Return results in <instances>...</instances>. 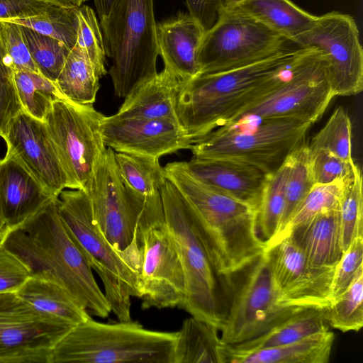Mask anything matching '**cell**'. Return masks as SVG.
Listing matches in <instances>:
<instances>
[{
    "mask_svg": "<svg viewBox=\"0 0 363 363\" xmlns=\"http://www.w3.org/2000/svg\"><path fill=\"white\" fill-rule=\"evenodd\" d=\"M328 325L325 308H306L264 334L229 346L237 350H251L282 345L328 329Z\"/></svg>",
    "mask_w": 363,
    "mask_h": 363,
    "instance_id": "cell-30",
    "label": "cell"
},
{
    "mask_svg": "<svg viewBox=\"0 0 363 363\" xmlns=\"http://www.w3.org/2000/svg\"><path fill=\"white\" fill-rule=\"evenodd\" d=\"M55 198L11 153L0 160V214L5 229L19 225Z\"/></svg>",
    "mask_w": 363,
    "mask_h": 363,
    "instance_id": "cell-21",
    "label": "cell"
},
{
    "mask_svg": "<svg viewBox=\"0 0 363 363\" xmlns=\"http://www.w3.org/2000/svg\"><path fill=\"white\" fill-rule=\"evenodd\" d=\"M52 5L45 0H0V21H11L36 16Z\"/></svg>",
    "mask_w": 363,
    "mask_h": 363,
    "instance_id": "cell-47",
    "label": "cell"
},
{
    "mask_svg": "<svg viewBox=\"0 0 363 363\" xmlns=\"http://www.w3.org/2000/svg\"><path fill=\"white\" fill-rule=\"evenodd\" d=\"M31 57L40 72L55 82L71 50L62 42L21 26Z\"/></svg>",
    "mask_w": 363,
    "mask_h": 363,
    "instance_id": "cell-38",
    "label": "cell"
},
{
    "mask_svg": "<svg viewBox=\"0 0 363 363\" xmlns=\"http://www.w3.org/2000/svg\"><path fill=\"white\" fill-rule=\"evenodd\" d=\"M291 163L285 186L284 206L274 241L284 230L294 211L315 185L310 168V150L303 143L291 154Z\"/></svg>",
    "mask_w": 363,
    "mask_h": 363,
    "instance_id": "cell-34",
    "label": "cell"
},
{
    "mask_svg": "<svg viewBox=\"0 0 363 363\" xmlns=\"http://www.w3.org/2000/svg\"><path fill=\"white\" fill-rule=\"evenodd\" d=\"M334 343L328 329L288 344L251 350L221 344L220 363H327Z\"/></svg>",
    "mask_w": 363,
    "mask_h": 363,
    "instance_id": "cell-23",
    "label": "cell"
},
{
    "mask_svg": "<svg viewBox=\"0 0 363 363\" xmlns=\"http://www.w3.org/2000/svg\"><path fill=\"white\" fill-rule=\"evenodd\" d=\"M106 147L160 158L194 144L179 122L166 119L105 116L101 125Z\"/></svg>",
    "mask_w": 363,
    "mask_h": 363,
    "instance_id": "cell-18",
    "label": "cell"
},
{
    "mask_svg": "<svg viewBox=\"0 0 363 363\" xmlns=\"http://www.w3.org/2000/svg\"><path fill=\"white\" fill-rule=\"evenodd\" d=\"M6 50L15 71L26 70L40 73L28 48L21 25L2 21Z\"/></svg>",
    "mask_w": 363,
    "mask_h": 363,
    "instance_id": "cell-45",
    "label": "cell"
},
{
    "mask_svg": "<svg viewBox=\"0 0 363 363\" xmlns=\"http://www.w3.org/2000/svg\"><path fill=\"white\" fill-rule=\"evenodd\" d=\"M322 55L335 96H351L363 89V51L359 32L350 15L332 11L316 16L314 24L293 41Z\"/></svg>",
    "mask_w": 363,
    "mask_h": 363,
    "instance_id": "cell-14",
    "label": "cell"
},
{
    "mask_svg": "<svg viewBox=\"0 0 363 363\" xmlns=\"http://www.w3.org/2000/svg\"><path fill=\"white\" fill-rule=\"evenodd\" d=\"M345 179L328 184H315L294 211L282 233L267 246L285 237L297 225L324 211L338 208Z\"/></svg>",
    "mask_w": 363,
    "mask_h": 363,
    "instance_id": "cell-40",
    "label": "cell"
},
{
    "mask_svg": "<svg viewBox=\"0 0 363 363\" xmlns=\"http://www.w3.org/2000/svg\"><path fill=\"white\" fill-rule=\"evenodd\" d=\"M307 50L287 48L245 66L182 81L177 101L179 124L194 143L277 86Z\"/></svg>",
    "mask_w": 363,
    "mask_h": 363,
    "instance_id": "cell-2",
    "label": "cell"
},
{
    "mask_svg": "<svg viewBox=\"0 0 363 363\" xmlns=\"http://www.w3.org/2000/svg\"><path fill=\"white\" fill-rule=\"evenodd\" d=\"M72 328L38 312L16 292L0 294V363H50L52 348Z\"/></svg>",
    "mask_w": 363,
    "mask_h": 363,
    "instance_id": "cell-16",
    "label": "cell"
},
{
    "mask_svg": "<svg viewBox=\"0 0 363 363\" xmlns=\"http://www.w3.org/2000/svg\"><path fill=\"white\" fill-rule=\"evenodd\" d=\"M228 313L220 328L222 344L256 338L306 308L285 303L273 281L265 254L227 275Z\"/></svg>",
    "mask_w": 363,
    "mask_h": 363,
    "instance_id": "cell-9",
    "label": "cell"
},
{
    "mask_svg": "<svg viewBox=\"0 0 363 363\" xmlns=\"http://www.w3.org/2000/svg\"><path fill=\"white\" fill-rule=\"evenodd\" d=\"M55 197L24 222L5 229L0 244L29 269L30 277L65 289L91 316L111 313L104 293L84 255L65 230Z\"/></svg>",
    "mask_w": 363,
    "mask_h": 363,
    "instance_id": "cell-1",
    "label": "cell"
},
{
    "mask_svg": "<svg viewBox=\"0 0 363 363\" xmlns=\"http://www.w3.org/2000/svg\"><path fill=\"white\" fill-rule=\"evenodd\" d=\"M334 96L321 54L308 48L277 86L233 113L222 126L272 118H291L313 124Z\"/></svg>",
    "mask_w": 363,
    "mask_h": 363,
    "instance_id": "cell-10",
    "label": "cell"
},
{
    "mask_svg": "<svg viewBox=\"0 0 363 363\" xmlns=\"http://www.w3.org/2000/svg\"><path fill=\"white\" fill-rule=\"evenodd\" d=\"M176 338L177 332L148 330L137 321L90 317L57 342L50 363H174Z\"/></svg>",
    "mask_w": 363,
    "mask_h": 363,
    "instance_id": "cell-6",
    "label": "cell"
},
{
    "mask_svg": "<svg viewBox=\"0 0 363 363\" xmlns=\"http://www.w3.org/2000/svg\"><path fill=\"white\" fill-rule=\"evenodd\" d=\"M308 147L311 150H325L345 161H353L351 121L343 107L335 108L325 125L313 136Z\"/></svg>",
    "mask_w": 363,
    "mask_h": 363,
    "instance_id": "cell-39",
    "label": "cell"
},
{
    "mask_svg": "<svg viewBox=\"0 0 363 363\" xmlns=\"http://www.w3.org/2000/svg\"><path fill=\"white\" fill-rule=\"evenodd\" d=\"M50 4L65 8L77 9L87 0H45Z\"/></svg>",
    "mask_w": 363,
    "mask_h": 363,
    "instance_id": "cell-50",
    "label": "cell"
},
{
    "mask_svg": "<svg viewBox=\"0 0 363 363\" xmlns=\"http://www.w3.org/2000/svg\"><path fill=\"white\" fill-rule=\"evenodd\" d=\"M286 39L260 22L224 9L204 33L198 51L200 74L245 66L287 48Z\"/></svg>",
    "mask_w": 363,
    "mask_h": 363,
    "instance_id": "cell-13",
    "label": "cell"
},
{
    "mask_svg": "<svg viewBox=\"0 0 363 363\" xmlns=\"http://www.w3.org/2000/svg\"><path fill=\"white\" fill-rule=\"evenodd\" d=\"M153 0H117L100 21L115 95L126 96L157 73L159 50Z\"/></svg>",
    "mask_w": 363,
    "mask_h": 363,
    "instance_id": "cell-7",
    "label": "cell"
},
{
    "mask_svg": "<svg viewBox=\"0 0 363 363\" xmlns=\"http://www.w3.org/2000/svg\"><path fill=\"white\" fill-rule=\"evenodd\" d=\"M117 0H94L100 21L106 18L111 12Z\"/></svg>",
    "mask_w": 363,
    "mask_h": 363,
    "instance_id": "cell-49",
    "label": "cell"
},
{
    "mask_svg": "<svg viewBox=\"0 0 363 363\" xmlns=\"http://www.w3.org/2000/svg\"><path fill=\"white\" fill-rule=\"evenodd\" d=\"M59 217L87 262L100 277L111 312L130 321L131 298L139 296L140 252L119 251L95 224L84 189L63 190L57 199Z\"/></svg>",
    "mask_w": 363,
    "mask_h": 363,
    "instance_id": "cell-5",
    "label": "cell"
},
{
    "mask_svg": "<svg viewBox=\"0 0 363 363\" xmlns=\"http://www.w3.org/2000/svg\"><path fill=\"white\" fill-rule=\"evenodd\" d=\"M105 75L77 44L70 50L55 84L65 97L73 102L92 104Z\"/></svg>",
    "mask_w": 363,
    "mask_h": 363,
    "instance_id": "cell-29",
    "label": "cell"
},
{
    "mask_svg": "<svg viewBox=\"0 0 363 363\" xmlns=\"http://www.w3.org/2000/svg\"><path fill=\"white\" fill-rule=\"evenodd\" d=\"M242 1H244V0H223V4H224V7H228V6H233V5L238 4Z\"/></svg>",
    "mask_w": 363,
    "mask_h": 363,
    "instance_id": "cell-51",
    "label": "cell"
},
{
    "mask_svg": "<svg viewBox=\"0 0 363 363\" xmlns=\"http://www.w3.org/2000/svg\"><path fill=\"white\" fill-rule=\"evenodd\" d=\"M4 140L6 152L13 155L54 197L70 189L44 121L23 111L12 119Z\"/></svg>",
    "mask_w": 363,
    "mask_h": 363,
    "instance_id": "cell-19",
    "label": "cell"
},
{
    "mask_svg": "<svg viewBox=\"0 0 363 363\" xmlns=\"http://www.w3.org/2000/svg\"><path fill=\"white\" fill-rule=\"evenodd\" d=\"M139 296L143 309L179 308L184 298L180 260L164 215L151 214L139 223Z\"/></svg>",
    "mask_w": 363,
    "mask_h": 363,
    "instance_id": "cell-15",
    "label": "cell"
},
{
    "mask_svg": "<svg viewBox=\"0 0 363 363\" xmlns=\"http://www.w3.org/2000/svg\"><path fill=\"white\" fill-rule=\"evenodd\" d=\"M186 171L198 181L258 210L267 174L252 165L227 159L193 157L182 162Z\"/></svg>",
    "mask_w": 363,
    "mask_h": 363,
    "instance_id": "cell-20",
    "label": "cell"
},
{
    "mask_svg": "<svg viewBox=\"0 0 363 363\" xmlns=\"http://www.w3.org/2000/svg\"><path fill=\"white\" fill-rule=\"evenodd\" d=\"M363 268L350 286L325 308L327 323L342 332H358L363 326Z\"/></svg>",
    "mask_w": 363,
    "mask_h": 363,
    "instance_id": "cell-35",
    "label": "cell"
},
{
    "mask_svg": "<svg viewBox=\"0 0 363 363\" xmlns=\"http://www.w3.org/2000/svg\"><path fill=\"white\" fill-rule=\"evenodd\" d=\"M77 9L52 5L40 15L11 21L57 39L72 50L77 42Z\"/></svg>",
    "mask_w": 363,
    "mask_h": 363,
    "instance_id": "cell-37",
    "label": "cell"
},
{
    "mask_svg": "<svg viewBox=\"0 0 363 363\" xmlns=\"http://www.w3.org/2000/svg\"><path fill=\"white\" fill-rule=\"evenodd\" d=\"M166 225L184 279L180 308L216 326L224 324L230 301L227 276L217 270L198 230L187 200L169 179L160 189Z\"/></svg>",
    "mask_w": 363,
    "mask_h": 363,
    "instance_id": "cell-4",
    "label": "cell"
},
{
    "mask_svg": "<svg viewBox=\"0 0 363 363\" xmlns=\"http://www.w3.org/2000/svg\"><path fill=\"white\" fill-rule=\"evenodd\" d=\"M191 16L204 31L211 29L224 11L223 0H186Z\"/></svg>",
    "mask_w": 363,
    "mask_h": 363,
    "instance_id": "cell-48",
    "label": "cell"
},
{
    "mask_svg": "<svg viewBox=\"0 0 363 363\" xmlns=\"http://www.w3.org/2000/svg\"><path fill=\"white\" fill-rule=\"evenodd\" d=\"M16 294L38 312L72 328L91 317L65 289L44 279L30 277Z\"/></svg>",
    "mask_w": 363,
    "mask_h": 363,
    "instance_id": "cell-27",
    "label": "cell"
},
{
    "mask_svg": "<svg viewBox=\"0 0 363 363\" xmlns=\"http://www.w3.org/2000/svg\"><path fill=\"white\" fill-rule=\"evenodd\" d=\"M264 254L274 284L286 304L301 308H327L330 304L335 267L310 266L289 236L267 246Z\"/></svg>",
    "mask_w": 363,
    "mask_h": 363,
    "instance_id": "cell-17",
    "label": "cell"
},
{
    "mask_svg": "<svg viewBox=\"0 0 363 363\" xmlns=\"http://www.w3.org/2000/svg\"><path fill=\"white\" fill-rule=\"evenodd\" d=\"M311 125L272 118L220 126L195 142L190 150L195 157L232 160L272 174L305 143Z\"/></svg>",
    "mask_w": 363,
    "mask_h": 363,
    "instance_id": "cell-8",
    "label": "cell"
},
{
    "mask_svg": "<svg viewBox=\"0 0 363 363\" xmlns=\"http://www.w3.org/2000/svg\"><path fill=\"white\" fill-rule=\"evenodd\" d=\"M14 80L23 111L41 121H45L55 101L68 100L55 82L40 73L26 70L15 71Z\"/></svg>",
    "mask_w": 363,
    "mask_h": 363,
    "instance_id": "cell-33",
    "label": "cell"
},
{
    "mask_svg": "<svg viewBox=\"0 0 363 363\" xmlns=\"http://www.w3.org/2000/svg\"><path fill=\"white\" fill-rule=\"evenodd\" d=\"M219 332L208 322L193 316L186 318L177 331L174 363H220Z\"/></svg>",
    "mask_w": 363,
    "mask_h": 363,
    "instance_id": "cell-28",
    "label": "cell"
},
{
    "mask_svg": "<svg viewBox=\"0 0 363 363\" xmlns=\"http://www.w3.org/2000/svg\"><path fill=\"white\" fill-rule=\"evenodd\" d=\"M339 212L345 251L356 237L363 236L362 174L357 164L351 174L345 179Z\"/></svg>",
    "mask_w": 363,
    "mask_h": 363,
    "instance_id": "cell-36",
    "label": "cell"
},
{
    "mask_svg": "<svg viewBox=\"0 0 363 363\" xmlns=\"http://www.w3.org/2000/svg\"><path fill=\"white\" fill-rule=\"evenodd\" d=\"M105 116L91 104L69 100L52 104L44 123L54 143L70 189H84L105 152L101 125Z\"/></svg>",
    "mask_w": 363,
    "mask_h": 363,
    "instance_id": "cell-12",
    "label": "cell"
},
{
    "mask_svg": "<svg viewBox=\"0 0 363 363\" xmlns=\"http://www.w3.org/2000/svg\"><path fill=\"white\" fill-rule=\"evenodd\" d=\"M4 230H5V223H4V221L0 214V237L2 235Z\"/></svg>",
    "mask_w": 363,
    "mask_h": 363,
    "instance_id": "cell-52",
    "label": "cell"
},
{
    "mask_svg": "<svg viewBox=\"0 0 363 363\" xmlns=\"http://www.w3.org/2000/svg\"><path fill=\"white\" fill-rule=\"evenodd\" d=\"M79 26L77 44L84 50L92 63L104 74L106 53L102 33L95 12L86 5L77 9Z\"/></svg>",
    "mask_w": 363,
    "mask_h": 363,
    "instance_id": "cell-42",
    "label": "cell"
},
{
    "mask_svg": "<svg viewBox=\"0 0 363 363\" xmlns=\"http://www.w3.org/2000/svg\"><path fill=\"white\" fill-rule=\"evenodd\" d=\"M114 150L106 147L83 189L91 206L93 220L118 250L140 253L138 229L147 215L163 209L161 195L143 197L121 179Z\"/></svg>",
    "mask_w": 363,
    "mask_h": 363,
    "instance_id": "cell-11",
    "label": "cell"
},
{
    "mask_svg": "<svg viewBox=\"0 0 363 363\" xmlns=\"http://www.w3.org/2000/svg\"><path fill=\"white\" fill-rule=\"evenodd\" d=\"M191 16L182 15L157 24V42L164 69L182 81L199 75L198 51L204 35Z\"/></svg>",
    "mask_w": 363,
    "mask_h": 363,
    "instance_id": "cell-22",
    "label": "cell"
},
{
    "mask_svg": "<svg viewBox=\"0 0 363 363\" xmlns=\"http://www.w3.org/2000/svg\"><path fill=\"white\" fill-rule=\"evenodd\" d=\"M189 203L194 218L217 270L228 275L264 253L259 235L255 207L230 196L194 178L182 162L164 167Z\"/></svg>",
    "mask_w": 363,
    "mask_h": 363,
    "instance_id": "cell-3",
    "label": "cell"
},
{
    "mask_svg": "<svg viewBox=\"0 0 363 363\" xmlns=\"http://www.w3.org/2000/svg\"><path fill=\"white\" fill-rule=\"evenodd\" d=\"M291 154L268 176L262 191L257 212V228L266 245L276 236L279 230L284 206L285 186L291 163Z\"/></svg>",
    "mask_w": 363,
    "mask_h": 363,
    "instance_id": "cell-32",
    "label": "cell"
},
{
    "mask_svg": "<svg viewBox=\"0 0 363 363\" xmlns=\"http://www.w3.org/2000/svg\"><path fill=\"white\" fill-rule=\"evenodd\" d=\"M182 80L164 69L135 87L118 109L123 117L178 121L177 101Z\"/></svg>",
    "mask_w": 363,
    "mask_h": 363,
    "instance_id": "cell-25",
    "label": "cell"
},
{
    "mask_svg": "<svg viewBox=\"0 0 363 363\" xmlns=\"http://www.w3.org/2000/svg\"><path fill=\"white\" fill-rule=\"evenodd\" d=\"M286 236L298 246L310 266L335 267L344 252L339 207L297 225Z\"/></svg>",
    "mask_w": 363,
    "mask_h": 363,
    "instance_id": "cell-24",
    "label": "cell"
},
{
    "mask_svg": "<svg viewBox=\"0 0 363 363\" xmlns=\"http://www.w3.org/2000/svg\"><path fill=\"white\" fill-rule=\"evenodd\" d=\"M30 277L28 267L0 244V294L16 292Z\"/></svg>",
    "mask_w": 363,
    "mask_h": 363,
    "instance_id": "cell-46",
    "label": "cell"
},
{
    "mask_svg": "<svg viewBox=\"0 0 363 363\" xmlns=\"http://www.w3.org/2000/svg\"><path fill=\"white\" fill-rule=\"evenodd\" d=\"M361 268H363V236L356 237L351 242L335 266L331 284L332 300L350 286Z\"/></svg>",
    "mask_w": 363,
    "mask_h": 363,
    "instance_id": "cell-44",
    "label": "cell"
},
{
    "mask_svg": "<svg viewBox=\"0 0 363 363\" xmlns=\"http://www.w3.org/2000/svg\"><path fill=\"white\" fill-rule=\"evenodd\" d=\"M15 69L6 50L0 21V136L4 139L13 118L23 111L14 80Z\"/></svg>",
    "mask_w": 363,
    "mask_h": 363,
    "instance_id": "cell-41",
    "label": "cell"
},
{
    "mask_svg": "<svg viewBox=\"0 0 363 363\" xmlns=\"http://www.w3.org/2000/svg\"><path fill=\"white\" fill-rule=\"evenodd\" d=\"M224 9L252 18L291 42L316 19L290 0H244Z\"/></svg>",
    "mask_w": 363,
    "mask_h": 363,
    "instance_id": "cell-26",
    "label": "cell"
},
{
    "mask_svg": "<svg viewBox=\"0 0 363 363\" xmlns=\"http://www.w3.org/2000/svg\"><path fill=\"white\" fill-rule=\"evenodd\" d=\"M114 159L121 179L130 189L146 198L160 194L167 178L159 158L115 152Z\"/></svg>",
    "mask_w": 363,
    "mask_h": 363,
    "instance_id": "cell-31",
    "label": "cell"
},
{
    "mask_svg": "<svg viewBox=\"0 0 363 363\" xmlns=\"http://www.w3.org/2000/svg\"><path fill=\"white\" fill-rule=\"evenodd\" d=\"M309 162L315 184L345 179L351 174L355 164L354 161H345L325 150H310Z\"/></svg>",
    "mask_w": 363,
    "mask_h": 363,
    "instance_id": "cell-43",
    "label": "cell"
}]
</instances>
